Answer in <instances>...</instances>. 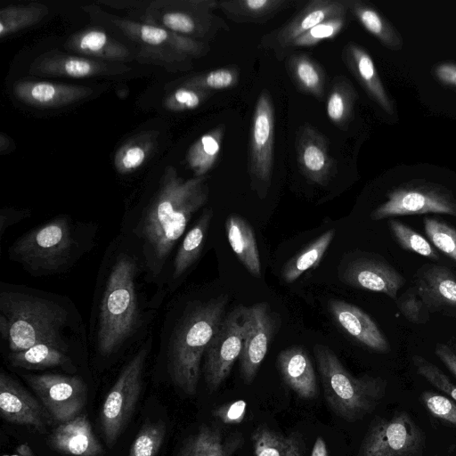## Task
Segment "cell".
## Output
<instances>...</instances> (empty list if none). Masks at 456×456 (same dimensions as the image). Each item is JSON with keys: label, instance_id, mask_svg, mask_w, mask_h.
I'll list each match as a JSON object with an SVG mask.
<instances>
[{"label": "cell", "instance_id": "obj_22", "mask_svg": "<svg viewBox=\"0 0 456 456\" xmlns=\"http://www.w3.org/2000/svg\"><path fill=\"white\" fill-rule=\"evenodd\" d=\"M328 307L336 323L358 343L379 354L390 352L387 337L362 308L338 299H331Z\"/></svg>", "mask_w": 456, "mask_h": 456}, {"label": "cell", "instance_id": "obj_47", "mask_svg": "<svg viewBox=\"0 0 456 456\" xmlns=\"http://www.w3.org/2000/svg\"><path fill=\"white\" fill-rule=\"evenodd\" d=\"M411 360L419 375L456 402V385L445 373L421 355L415 354Z\"/></svg>", "mask_w": 456, "mask_h": 456}, {"label": "cell", "instance_id": "obj_24", "mask_svg": "<svg viewBox=\"0 0 456 456\" xmlns=\"http://www.w3.org/2000/svg\"><path fill=\"white\" fill-rule=\"evenodd\" d=\"M50 446L69 456H101L103 447L95 436L86 414L60 423L48 439Z\"/></svg>", "mask_w": 456, "mask_h": 456}, {"label": "cell", "instance_id": "obj_40", "mask_svg": "<svg viewBox=\"0 0 456 456\" xmlns=\"http://www.w3.org/2000/svg\"><path fill=\"white\" fill-rule=\"evenodd\" d=\"M48 12L45 4L34 2L3 7L0 11V37L4 38L37 24Z\"/></svg>", "mask_w": 456, "mask_h": 456}, {"label": "cell", "instance_id": "obj_7", "mask_svg": "<svg viewBox=\"0 0 456 456\" xmlns=\"http://www.w3.org/2000/svg\"><path fill=\"white\" fill-rule=\"evenodd\" d=\"M152 342L153 337L150 335L141 344L123 366L102 403L100 419L105 440L110 445L116 443L135 408Z\"/></svg>", "mask_w": 456, "mask_h": 456}, {"label": "cell", "instance_id": "obj_15", "mask_svg": "<svg viewBox=\"0 0 456 456\" xmlns=\"http://www.w3.org/2000/svg\"><path fill=\"white\" fill-rule=\"evenodd\" d=\"M248 330L239 358L240 374L246 384H250L268 352L269 345L277 330L278 318L266 302L245 306Z\"/></svg>", "mask_w": 456, "mask_h": 456}, {"label": "cell", "instance_id": "obj_5", "mask_svg": "<svg viewBox=\"0 0 456 456\" xmlns=\"http://www.w3.org/2000/svg\"><path fill=\"white\" fill-rule=\"evenodd\" d=\"M98 230L94 222L58 215L17 238L8 256L34 277L63 273L94 248Z\"/></svg>", "mask_w": 456, "mask_h": 456}, {"label": "cell", "instance_id": "obj_38", "mask_svg": "<svg viewBox=\"0 0 456 456\" xmlns=\"http://www.w3.org/2000/svg\"><path fill=\"white\" fill-rule=\"evenodd\" d=\"M350 12L372 36L390 48H397L402 44L388 21L371 5L360 0H346Z\"/></svg>", "mask_w": 456, "mask_h": 456}, {"label": "cell", "instance_id": "obj_51", "mask_svg": "<svg viewBox=\"0 0 456 456\" xmlns=\"http://www.w3.org/2000/svg\"><path fill=\"white\" fill-rule=\"evenodd\" d=\"M31 211L28 208L18 209L14 208H4L0 210V239L6 230L30 216Z\"/></svg>", "mask_w": 456, "mask_h": 456}, {"label": "cell", "instance_id": "obj_19", "mask_svg": "<svg viewBox=\"0 0 456 456\" xmlns=\"http://www.w3.org/2000/svg\"><path fill=\"white\" fill-rule=\"evenodd\" d=\"M412 287L430 314L456 315V273L450 268L425 264L415 272Z\"/></svg>", "mask_w": 456, "mask_h": 456}, {"label": "cell", "instance_id": "obj_46", "mask_svg": "<svg viewBox=\"0 0 456 456\" xmlns=\"http://www.w3.org/2000/svg\"><path fill=\"white\" fill-rule=\"evenodd\" d=\"M346 16L326 20L297 37L289 47L313 46L335 37L344 28Z\"/></svg>", "mask_w": 456, "mask_h": 456}, {"label": "cell", "instance_id": "obj_18", "mask_svg": "<svg viewBox=\"0 0 456 456\" xmlns=\"http://www.w3.org/2000/svg\"><path fill=\"white\" fill-rule=\"evenodd\" d=\"M0 413L7 422L45 433L52 418L24 387L8 373H0Z\"/></svg>", "mask_w": 456, "mask_h": 456}, {"label": "cell", "instance_id": "obj_53", "mask_svg": "<svg viewBox=\"0 0 456 456\" xmlns=\"http://www.w3.org/2000/svg\"><path fill=\"white\" fill-rule=\"evenodd\" d=\"M435 75L444 85L456 87V64L441 63L436 67Z\"/></svg>", "mask_w": 456, "mask_h": 456}, {"label": "cell", "instance_id": "obj_3", "mask_svg": "<svg viewBox=\"0 0 456 456\" xmlns=\"http://www.w3.org/2000/svg\"><path fill=\"white\" fill-rule=\"evenodd\" d=\"M0 337L8 354L38 344L71 349V342H85L81 316L65 296L0 283Z\"/></svg>", "mask_w": 456, "mask_h": 456}, {"label": "cell", "instance_id": "obj_11", "mask_svg": "<svg viewBox=\"0 0 456 456\" xmlns=\"http://www.w3.org/2000/svg\"><path fill=\"white\" fill-rule=\"evenodd\" d=\"M274 134V106L270 93L265 89L257 97L252 115L248 165L252 189L261 198L271 184Z\"/></svg>", "mask_w": 456, "mask_h": 456}, {"label": "cell", "instance_id": "obj_2", "mask_svg": "<svg viewBox=\"0 0 456 456\" xmlns=\"http://www.w3.org/2000/svg\"><path fill=\"white\" fill-rule=\"evenodd\" d=\"M208 192L206 176L183 179L167 166L151 194L126 210L119 234L141 256L151 286L167 291L175 248Z\"/></svg>", "mask_w": 456, "mask_h": 456}, {"label": "cell", "instance_id": "obj_25", "mask_svg": "<svg viewBox=\"0 0 456 456\" xmlns=\"http://www.w3.org/2000/svg\"><path fill=\"white\" fill-rule=\"evenodd\" d=\"M277 368L284 383L300 398L311 400L318 394L316 374L311 358L301 346L281 351Z\"/></svg>", "mask_w": 456, "mask_h": 456}, {"label": "cell", "instance_id": "obj_41", "mask_svg": "<svg viewBox=\"0 0 456 456\" xmlns=\"http://www.w3.org/2000/svg\"><path fill=\"white\" fill-rule=\"evenodd\" d=\"M388 227L395 240L404 250L433 261L439 260V255L428 240L404 223L391 218L388 221Z\"/></svg>", "mask_w": 456, "mask_h": 456}, {"label": "cell", "instance_id": "obj_8", "mask_svg": "<svg viewBox=\"0 0 456 456\" xmlns=\"http://www.w3.org/2000/svg\"><path fill=\"white\" fill-rule=\"evenodd\" d=\"M216 0L154 1L146 12V23L196 40L210 38L228 25L213 14Z\"/></svg>", "mask_w": 456, "mask_h": 456}, {"label": "cell", "instance_id": "obj_29", "mask_svg": "<svg viewBox=\"0 0 456 456\" xmlns=\"http://www.w3.org/2000/svg\"><path fill=\"white\" fill-rule=\"evenodd\" d=\"M242 444L240 433L203 425L186 441L180 456H233Z\"/></svg>", "mask_w": 456, "mask_h": 456}, {"label": "cell", "instance_id": "obj_9", "mask_svg": "<svg viewBox=\"0 0 456 456\" xmlns=\"http://www.w3.org/2000/svg\"><path fill=\"white\" fill-rule=\"evenodd\" d=\"M428 213L456 216V199L446 187L425 182L402 184L387 195V200L370 214L374 221Z\"/></svg>", "mask_w": 456, "mask_h": 456}, {"label": "cell", "instance_id": "obj_37", "mask_svg": "<svg viewBox=\"0 0 456 456\" xmlns=\"http://www.w3.org/2000/svg\"><path fill=\"white\" fill-rule=\"evenodd\" d=\"M156 131H143L123 144L114 157V167L122 175L138 169L153 151L158 136Z\"/></svg>", "mask_w": 456, "mask_h": 456}, {"label": "cell", "instance_id": "obj_12", "mask_svg": "<svg viewBox=\"0 0 456 456\" xmlns=\"http://www.w3.org/2000/svg\"><path fill=\"white\" fill-rule=\"evenodd\" d=\"M424 434L405 411L373 421L357 456H415L424 446Z\"/></svg>", "mask_w": 456, "mask_h": 456}, {"label": "cell", "instance_id": "obj_6", "mask_svg": "<svg viewBox=\"0 0 456 456\" xmlns=\"http://www.w3.org/2000/svg\"><path fill=\"white\" fill-rule=\"evenodd\" d=\"M314 354L326 402L333 412L346 421L362 419L385 396L386 379L366 374L352 375L327 346L315 345Z\"/></svg>", "mask_w": 456, "mask_h": 456}, {"label": "cell", "instance_id": "obj_34", "mask_svg": "<svg viewBox=\"0 0 456 456\" xmlns=\"http://www.w3.org/2000/svg\"><path fill=\"white\" fill-rule=\"evenodd\" d=\"M225 125L221 123L202 134L189 148L186 161L195 177L205 175L215 166L222 146Z\"/></svg>", "mask_w": 456, "mask_h": 456}, {"label": "cell", "instance_id": "obj_20", "mask_svg": "<svg viewBox=\"0 0 456 456\" xmlns=\"http://www.w3.org/2000/svg\"><path fill=\"white\" fill-rule=\"evenodd\" d=\"M297 160L302 175L311 183L325 186L337 172L329 153L326 137L315 127L305 125L297 132Z\"/></svg>", "mask_w": 456, "mask_h": 456}, {"label": "cell", "instance_id": "obj_4", "mask_svg": "<svg viewBox=\"0 0 456 456\" xmlns=\"http://www.w3.org/2000/svg\"><path fill=\"white\" fill-rule=\"evenodd\" d=\"M228 297L190 299L167 311L159 336V354L171 382L193 395L206 349L225 316Z\"/></svg>", "mask_w": 456, "mask_h": 456}, {"label": "cell", "instance_id": "obj_26", "mask_svg": "<svg viewBox=\"0 0 456 456\" xmlns=\"http://www.w3.org/2000/svg\"><path fill=\"white\" fill-rule=\"evenodd\" d=\"M212 217L213 209L211 208H205L194 224L184 234L172 259L166 287L167 293L175 290L187 272L200 257Z\"/></svg>", "mask_w": 456, "mask_h": 456}, {"label": "cell", "instance_id": "obj_44", "mask_svg": "<svg viewBox=\"0 0 456 456\" xmlns=\"http://www.w3.org/2000/svg\"><path fill=\"white\" fill-rule=\"evenodd\" d=\"M426 235L442 253L456 262V229L433 217L423 219Z\"/></svg>", "mask_w": 456, "mask_h": 456}, {"label": "cell", "instance_id": "obj_35", "mask_svg": "<svg viewBox=\"0 0 456 456\" xmlns=\"http://www.w3.org/2000/svg\"><path fill=\"white\" fill-rule=\"evenodd\" d=\"M254 456H304L300 439L259 426L251 435Z\"/></svg>", "mask_w": 456, "mask_h": 456}, {"label": "cell", "instance_id": "obj_33", "mask_svg": "<svg viewBox=\"0 0 456 456\" xmlns=\"http://www.w3.org/2000/svg\"><path fill=\"white\" fill-rule=\"evenodd\" d=\"M288 74L297 88L316 99L323 98L326 76L322 67L305 53L289 56L286 61Z\"/></svg>", "mask_w": 456, "mask_h": 456}, {"label": "cell", "instance_id": "obj_43", "mask_svg": "<svg viewBox=\"0 0 456 456\" xmlns=\"http://www.w3.org/2000/svg\"><path fill=\"white\" fill-rule=\"evenodd\" d=\"M166 436L162 421L145 423L133 441L128 456H157Z\"/></svg>", "mask_w": 456, "mask_h": 456}, {"label": "cell", "instance_id": "obj_32", "mask_svg": "<svg viewBox=\"0 0 456 456\" xmlns=\"http://www.w3.org/2000/svg\"><path fill=\"white\" fill-rule=\"evenodd\" d=\"M225 232L231 248L248 270L256 278L261 277V262L255 232L242 216L231 214L225 220Z\"/></svg>", "mask_w": 456, "mask_h": 456}, {"label": "cell", "instance_id": "obj_17", "mask_svg": "<svg viewBox=\"0 0 456 456\" xmlns=\"http://www.w3.org/2000/svg\"><path fill=\"white\" fill-rule=\"evenodd\" d=\"M110 20L126 37L142 46L180 53L191 59L202 57L209 52V46L206 42L179 35L156 25L117 16H111Z\"/></svg>", "mask_w": 456, "mask_h": 456}, {"label": "cell", "instance_id": "obj_14", "mask_svg": "<svg viewBox=\"0 0 456 456\" xmlns=\"http://www.w3.org/2000/svg\"><path fill=\"white\" fill-rule=\"evenodd\" d=\"M339 278L352 288L383 293L393 300L405 284L404 277L387 259L363 251L354 252L342 261Z\"/></svg>", "mask_w": 456, "mask_h": 456}, {"label": "cell", "instance_id": "obj_45", "mask_svg": "<svg viewBox=\"0 0 456 456\" xmlns=\"http://www.w3.org/2000/svg\"><path fill=\"white\" fill-rule=\"evenodd\" d=\"M212 92L182 86L168 94L163 100V107L171 111H184L200 107Z\"/></svg>", "mask_w": 456, "mask_h": 456}, {"label": "cell", "instance_id": "obj_1", "mask_svg": "<svg viewBox=\"0 0 456 456\" xmlns=\"http://www.w3.org/2000/svg\"><path fill=\"white\" fill-rule=\"evenodd\" d=\"M150 286L141 256L118 233L104 251L92 303L89 341L100 359L114 358L150 336V326L167 296L150 297Z\"/></svg>", "mask_w": 456, "mask_h": 456}, {"label": "cell", "instance_id": "obj_13", "mask_svg": "<svg viewBox=\"0 0 456 456\" xmlns=\"http://www.w3.org/2000/svg\"><path fill=\"white\" fill-rule=\"evenodd\" d=\"M41 403L58 424L81 414L87 401V387L79 376L56 373L22 374Z\"/></svg>", "mask_w": 456, "mask_h": 456}, {"label": "cell", "instance_id": "obj_16", "mask_svg": "<svg viewBox=\"0 0 456 456\" xmlns=\"http://www.w3.org/2000/svg\"><path fill=\"white\" fill-rule=\"evenodd\" d=\"M131 69L120 62L104 61L79 55H71L58 50H50L38 55L31 62L28 73L37 76H54L84 78L96 76H115Z\"/></svg>", "mask_w": 456, "mask_h": 456}, {"label": "cell", "instance_id": "obj_49", "mask_svg": "<svg viewBox=\"0 0 456 456\" xmlns=\"http://www.w3.org/2000/svg\"><path fill=\"white\" fill-rule=\"evenodd\" d=\"M421 401L428 412L447 423L456 426V402L433 391H424Z\"/></svg>", "mask_w": 456, "mask_h": 456}, {"label": "cell", "instance_id": "obj_31", "mask_svg": "<svg viewBox=\"0 0 456 456\" xmlns=\"http://www.w3.org/2000/svg\"><path fill=\"white\" fill-rule=\"evenodd\" d=\"M300 3L297 0H221L218 9L234 22L262 24Z\"/></svg>", "mask_w": 456, "mask_h": 456}, {"label": "cell", "instance_id": "obj_50", "mask_svg": "<svg viewBox=\"0 0 456 456\" xmlns=\"http://www.w3.org/2000/svg\"><path fill=\"white\" fill-rule=\"evenodd\" d=\"M246 410L247 403L238 400L216 408L213 415L224 424H238L243 420Z\"/></svg>", "mask_w": 456, "mask_h": 456}, {"label": "cell", "instance_id": "obj_28", "mask_svg": "<svg viewBox=\"0 0 456 456\" xmlns=\"http://www.w3.org/2000/svg\"><path fill=\"white\" fill-rule=\"evenodd\" d=\"M342 59L369 96L385 111L392 114L393 105L367 51L359 45L349 42L343 48Z\"/></svg>", "mask_w": 456, "mask_h": 456}, {"label": "cell", "instance_id": "obj_48", "mask_svg": "<svg viewBox=\"0 0 456 456\" xmlns=\"http://www.w3.org/2000/svg\"><path fill=\"white\" fill-rule=\"evenodd\" d=\"M395 301L399 312L410 322L425 324L429 321L430 313L413 287L397 296Z\"/></svg>", "mask_w": 456, "mask_h": 456}, {"label": "cell", "instance_id": "obj_30", "mask_svg": "<svg viewBox=\"0 0 456 456\" xmlns=\"http://www.w3.org/2000/svg\"><path fill=\"white\" fill-rule=\"evenodd\" d=\"M71 349L52 344H38L26 350L7 354L11 366L24 370H44L60 367L74 372L77 368Z\"/></svg>", "mask_w": 456, "mask_h": 456}, {"label": "cell", "instance_id": "obj_36", "mask_svg": "<svg viewBox=\"0 0 456 456\" xmlns=\"http://www.w3.org/2000/svg\"><path fill=\"white\" fill-rule=\"evenodd\" d=\"M334 235V229L326 231L290 258L284 265L281 272L284 281L292 283L306 271L316 268L330 247Z\"/></svg>", "mask_w": 456, "mask_h": 456}, {"label": "cell", "instance_id": "obj_27", "mask_svg": "<svg viewBox=\"0 0 456 456\" xmlns=\"http://www.w3.org/2000/svg\"><path fill=\"white\" fill-rule=\"evenodd\" d=\"M65 47L85 57L120 62L130 61L134 58L129 49L99 28H86L70 35Z\"/></svg>", "mask_w": 456, "mask_h": 456}, {"label": "cell", "instance_id": "obj_54", "mask_svg": "<svg viewBox=\"0 0 456 456\" xmlns=\"http://www.w3.org/2000/svg\"><path fill=\"white\" fill-rule=\"evenodd\" d=\"M311 456H329L325 441L322 437L316 438Z\"/></svg>", "mask_w": 456, "mask_h": 456}, {"label": "cell", "instance_id": "obj_10", "mask_svg": "<svg viewBox=\"0 0 456 456\" xmlns=\"http://www.w3.org/2000/svg\"><path fill=\"white\" fill-rule=\"evenodd\" d=\"M248 330L245 306H237L223 319L204 354L203 372L210 390L217 389L240 358Z\"/></svg>", "mask_w": 456, "mask_h": 456}, {"label": "cell", "instance_id": "obj_55", "mask_svg": "<svg viewBox=\"0 0 456 456\" xmlns=\"http://www.w3.org/2000/svg\"><path fill=\"white\" fill-rule=\"evenodd\" d=\"M456 353V351H454Z\"/></svg>", "mask_w": 456, "mask_h": 456}, {"label": "cell", "instance_id": "obj_39", "mask_svg": "<svg viewBox=\"0 0 456 456\" xmlns=\"http://www.w3.org/2000/svg\"><path fill=\"white\" fill-rule=\"evenodd\" d=\"M357 92L344 77L334 79L327 98L326 110L330 120L338 128L346 129L351 121Z\"/></svg>", "mask_w": 456, "mask_h": 456}, {"label": "cell", "instance_id": "obj_42", "mask_svg": "<svg viewBox=\"0 0 456 456\" xmlns=\"http://www.w3.org/2000/svg\"><path fill=\"white\" fill-rule=\"evenodd\" d=\"M240 81V70L236 67H224L196 74L185 79L182 86L208 92L234 87Z\"/></svg>", "mask_w": 456, "mask_h": 456}, {"label": "cell", "instance_id": "obj_21", "mask_svg": "<svg viewBox=\"0 0 456 456\" xmlns=\"http://www.w3.org/2000/svg\"><path fill=\"white\" fill-rule=\"evenodd\" d=\"M346 0H312L288 22L266 37L265 46L285 49L299 36L319 23L336 17L346 16Z\"/></svg>", "mask_w": 456, "mask_h": 456}, {"label": "cell", "instance_id": "obj_23", "mask_svg": "<svg viewBox=\"0 0 456 456\" xmlns=\"http://www.w3.org/2000/svg\"><path fill=\"white\" fill-rule=\"evenodd\" d=\"M12 91L20 102L45 109L64 107L93 93L87 86L35 80H19L13 85Z\"/></svg>", "mask_w": 456, "mask_h": 456}, {"label": "cell", "instance_id": "obj_52", "mask_svg": "<svg viewBox=\"0 0 456 456\" xmlns=\"http://www.w3.org/2000/svg\"><path fill=\"white\" fill-rule=\"evenodd\" d=\"M435 354L444 366L456 377V353L448 345L437 343Z\"/></svg>", "mask_w": 456, "mask_h": 456}]
</instances>
